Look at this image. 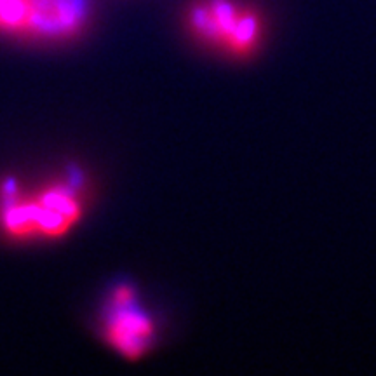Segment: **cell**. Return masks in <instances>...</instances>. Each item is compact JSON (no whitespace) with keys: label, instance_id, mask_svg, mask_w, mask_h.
Returning a JSON list of instances; mask_svg holds the SVG:
<instances>
[{"label":"cell","instance_id":"6da1fadb","mask_svg":"<svg viewBox=\"0 0 376 376\" xmlns=\"http://www.w3.org/2000/svg\"><path fill=\"white\" fill-rule=\"evenodd\" d=\"M82 216V192L68 180L35 190H21L11 183L2 190L0 230L11 239H61L80 223Z\"/></svg>","mask_w":376,"mask_h":376},{"label":"cell","instance_id":"7a4b0ae2","mask_svg":"<svg viewBox=\"0 0 376 376\" xmlns=\"http://www.w3.org/2000/svg\"><path fill=\"white\" fill-rule=\"evenodd\" d=\"M89 0H0V37L28 44H67L91 25Z\"/></svg>","mask_w":376,"mask_h":376},{"label":"cell","instance_id":"3957f363","mask_svg":"<svg viewBox=\"0 0 376 376\" xmlns=\"http://www.w3.org/2000/svg\"><path fill=\"white\" fill-rule=\"evenodd\" d=\"M187 25L199 40L235 56L253 53L264 37V18L240 0H195Z\"/></svg>","mask_w":376,"mask_h":376},{"label":"cell","instance_id":"277c9868","mask_svg":"<svg viewBox=\"0 0 376 376\" xmlns=\"http://www.w3.org/2000/svg\"><path fill=\"white\" fill-rule=\"evenodd\" d=\"M101 337L110 349L129 361L145 356L155 337L153 319L138 303L129 284L113 287L101 316Z\"/></svg>","mask_w":376,"mask_h":376}]
</instances>
